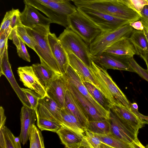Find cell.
<instances>
[{
  "mask_svg": "<svg viewBox=\"0 0 148 148\" xmlns=\"http://www.w3.org/2000/svg\"><path fill=\"white\" fill-rule=\"evenodd\" d=\"M61 112L62 126L84 135L85 130L74 115L65 108H62Z\"/></svg>",
  "mask_w": 148,
  "mask_h": 148,
  "instance_id": "obj_24",
  "label": "cell"
},
{
  "mask_svg": "<svg viewBox=\"0 0 148 148\" xmlns=\"http://www.w3.org/2000/svg\"><path fill=\"white\" fill-rule=\"evenodd\" d=\"M86 130L95 134H110L109 119H104L99 121H89L88 127Z\"/></svg>",
  "mask_w": 148,
  "mask_h": 148,
  "instance_id": "obj_29",
  "label": "cell"
},
{
  "mask_svg": "<svg viewBox=\"0 0 148 148\" xmlns=\"http://www.w3.org/2000/svg\"><path fill=\"white\" fill-rule=\"evenodd\" d=\"M63 75L65 81L73 86L81 94L88 99L101 114L105 119H109V110L103 107L93 97L84 84L81 78L69 64L66 71Z\"/></svg>",
  "mask_w": 148,
  "mask_h": 148,
  "instance_id": "obj_9",
  "label": "cell"
},
{
  "mask_svg": "<svg viewBox=\"0 0 148 148\" xmlns=\"http://www.w3.org/2000/svg\"><path fill=\"white\" fill-rule=\"evenodd\" d=\"M130 109L142 119L148 122V116L142 115L139 112L138 110L135 109L131 106Z\"/></svg>",
  "mask_w": 148,
  "mask_h": 148,
  "instance_id": "obj_47",
  "label": "cell"
},
{
  "mask_svg": "<svg viewBox=\"0 0 148 148\" xmlns=\"http://www.w3.org/2000/svg\"><path fill=\"white\" fill-rule=\"evenodd\" d=\"M133 29L128 24L113 31L101 33L89 45L91 54L94 56L101 55L116 41L123 38H129Z\"/></svg>",
  "mask_w": 148,
  "mask_h": 148,
  "instance_id": "obj_7",
  "label": "cell"
},
{
  "mask_svg": "<svg viewBox=\"0 0 148 148\" xmlns=\"http://www.w3.org/2000/svg\"><path fill=\"white\" fill-rule=\"evenodd\" d=\"M0 128H1L5 126L6 119L4 109L2 106L0 107Z\"/></svg>",
  "mask_w": 148,
  "mask_h": 148,
  "instance_id": "obj_44",
  "label": "cell"
},
{
  "mask_svg": "<svg viewBox=\"0 0 148 148\" xmlns=\"http://www.w3.org/2000/svg\"><path fill=\"white\" fill-rule=\"evenodd\" d=\"M67 54L69 64L75 71L83 82H88L93 85L105 97L102 88L94 77L90 70L74 54L69 53Z\"/></svg>",
  "mask_w": 148,
  "mask_h": 148,
  "instance_id": "obj_15",
  "label": "cell"
},
{
  "mask_svg": "<svg viewBox=\"0 0 148 148\" xmlns=\"http://www.w3.org/2000/svg\"><path fill=\"white\" fill-rule=\"evenodd\" d=\"M27 97L31 108L35 110L37 107L39 99L41 97L34 90L30 89L21 88Z\"/></svg>",
  "mask_w": 148,
  "mask_h": 148,
  "instance_id": "obj_37",
  "label": "cell"
},
{
  "mask_svg": "<svg viewBox=\"0 0 148 148\" xmlns=\"http://www.w3.org/2000/svg\"><path fill=\"white\" fill-rule=\"evenodd\" d=\"M61 0V1H70L69 0Z\"/></svg>",
  "mask_w": 148,
  "mask_h": 148,
  "instance_id": "obj_50",
  "label": "cell"
},
{
  "mask_svg": "<svg viewBox=\"0 0 148 148\" xmlns=\"http://www.w3.org/2000/svg\"><path fill=\"white\" fill-rule=\"evenodd\" d=\"M65 81L67 90L69 91L79 101L87 114L89 121H99L106 119L99 112L88 99L81 94L73 86Z\"/></svg>",
  "mask_w": 148,
  "mask_h": 148,
  "instance_id": "obj_20",
  "label": "cell"
},
{
  "mask_svg": "<svg viewBox=\"0 0 148 148\" xmlns=\"http://www.w3.org/2000/svg\"><path fill=\"white\" fill-rule=\"evenodd\" d=\"M141 18L148 22V5H145L140 12Z\"/></svg>",
  "mask_w": 148,
  "mask_h": 148,
  "instance_id": "obj_45",
  "label": "cell"
},
{
  "mask_svg": "<svg viewBox=\"0 0 148 148\" xmlns=\"http://www.w3.org/2000/svg\"><path fill=\"white\" fill-rule=\"evenodd\" d=\"M16 27L12 29V37L13 43L16 46V48L19 47L20 41L19 36L18 35Z\"/></svg>",
  "mask_w": 148,
  "mask_h": 148,
  "instance_id": "obj_42",
  "label": "cell"
},
{
  "mask_svg": "<svg viewBox=\"0 0 148 148\" xmlns=\"http://www.w3.org/2000/svg\"><path fill=\"white\" fill-rule=\"evenodd\" d=\"M36 112L37 125L41 131L47 130L56 132L62 126L59 123L47 118L41 113L36 111Z\"/></svg>",
  "mask_w": 148,
  "mask_h": 148,
  "instance_id": "obj_27",
  "label": "cell"
},
{
  "mask_svg": "<svg viewBox=\"0 0 148 148\" xmlns=\"http://www.w3.org/2000/svg\"><path fill=\"white\" fill-rule=\"evenodd\" d=\"M109 110L110 134L129 145L131 148H145L138 138V131L125 125L111 110Z\"/></svg>",
  "mask_w": 148,
  "mask_h": 148,
  "instance_id": "obj_8",
  "label": "cell"
},
{
  "mask_svg": "<svg viewBox=\"0 0 148 148\" xmlns=\"http://www.w3.org/2000/svg\"><path fill=\"white\" fill-rule=\"evenodd\" d=\"M0 76L3 75L7 78L23 106L31 108L24 92L16 82L13 73L8 57V45L6 47L2 59L0 60Z\"/></svg>",
  "mask_w": 148,
  "mask_h": 148,
  "instance_id": "obj_11",
  "label": "cell"
},
{
  "mask_svg": "<svg viewBox=\"0 0 148 148\" xmlns=\"http://www.w3.org/2000/svg\"><path fill=\"white\" fill-rule=\"evenodd\" d=\"M30 148H44V140L42 133L35 125L31 126L28 132Z\"/></svg>",
  "mask_w": 148,
  "mask_h": 148,
  "instance_id": "obj_28",
  "label": "cell"
},
{
  "mask_svg": "<svg viewBox=\"0 0 148 148\" xmlns=\"http://www.w3.org/2000/svg\"><path fill=\"white\" fill-rule=\"evenodd\" d=\"M119 0L138 13L140 17L142 9L145 5H148V1L146 0Z\"/></svg>",
  "mask_w": 148,
  "mask_h": 148,
  "instance_id": "obj_35",
  "label": "cell"
},
{
  "mask_svg": "<svg viewBox=\"0 0 148 148\" xmlns=\"http://www.w3.org/2000/svg\"><path fill=\"white\" fill-rule=\"evenodd\" d=\"M8 36L4 33L0 34V60L3 56L6 46L8 45Z\"/></svg>",
  "mask_w": 148,
  "mask_h": 148,
  "instance_id": "obj_41",
  "label": "cell"
},
{
  "mask_svg": "<svg viewBox=\"0 0 148 148\" xmlns=\"http://www.w3.org/2000/svg\"><path fill=\"white\" fill-rule=\"evenodd\" d=\"M140 56L145 62L148 70V52L142 53Z\"/></svg>",
  "mask_w": 148,
  "mask_h": 148,
  "instance_id": "obj_48",
  "label": "cell"
},
{
  "mask_svg": "<svg viewBox=\"0 0 148 148\" xmlns=\"http://www.w3.org/2000/svg\"><path fill=\"white\" fill-rule=\"evenodd\" d=\"M64 108L74 115L85 130L87 129L89 121L87 114L76 97L67 90L65 95Z\"/></svg>",
  "mask_w": 148,
  "mask_h": 148,
  "instance_id": "obj_16",
  "label": "cell"
},
{
  "mask_svg": "<svg viewBox=\"0 0 148 148\" xmlns=\"http://www.w3.org/2000/svg\"><path fill=\"white\" fill-rule=\"evenodd\" d=\"M106 52L122 56L127 58L136 54L135 48L128 38H124L116 41L103 52Z\"/></svg>",
  "mask_w": 148,
  "mask_h": 148,
  "instance_id": "obj_21",
  "label": "cell"
},
{
  "mask_svg": "<svg viewBox=\"0 0 148 148\" xmlns=\"http://www.w3.org/2000/svg\"><path fill=\"white\" fill-rule=\"evenodd\" d=\"M12 8L7 12L2 21L1 25L0 34L4 33L8 36V39L12 40V29L11 26L12 16L14 10Z\"/></svg>",
  "mask_w": 148,
  "mask_h": 148,
  "instance_id": "obj_34",
  "label": "cell"
},
{
  "mask_svg": "<svg viewBox=\"0 0 148 148\" xmlns=\"http://www.w3.org/2000/svg\"><path fill=\"white\" fill-rule=\"evenodd\" d=\"M140 20L142 22L143 26V31L148 42V22L144 20L141 17Z\"/></svg>",
  "mask_w": 148,
  "mask_h": 148,
  "instance_id": "obj_46",
  "label": "cell"
},
{
  "mask_svg": "<svg viewBox=\"0 0 148 148\" xmlns=\"http://www.w3.org/2000/svg\"><path fill=\"white\" fill-rule=\"evenodd\" d=\"M15 136L5 125L0 128L1 148H16L15 143Z\"/></svg>",
  "mask_w": 148,
  "mask_h": 148,
  "instance_id": "obj_31",
  "label": "cell"
},
{
  "mask_svg": "<svg viewBox=\"0 0 148 148\" xmlns=\"http://www.w3.org/2000/svg\"><path fill=\"white\" fill-rule=\"evenodd\" d=\"M77 8L101 29V33L113 31L132 22L129 20L90 8L80 7Z\"/></svg>",
  "mask_w": 148,
  "mask_h": 148,
  "instance_id": "obj_6",
  "label": "cell"
},
{
  "mask_svg": "<svg viewBox=\"0 0 148 148\" xmlns=\"http://www.w3.org/2000/svg\"><path fill=\"white\" fill-rule=\"evenodd\" d=\"M146 0L147 1H148V0Z\"/></svg>",
  "mask_w": 148,
  "mask_h": 148,
  "instance_id": "obj_51",
  "label": "cell"
},
{
  "mask_svg": "<svg viewBox=\"0 0 148 148\" xmlns=\"http://www.w3.org/2000/svg\"><path fill=\"white\" fill-rule=\"evenodd\" d=\"M21 13L18 9H14L12 16L11 24L12 29L18 26H23L20 17Z\"/></svg>",
  "mask_w": 148,
  "mask_h": 148,
  "instance_id": "obj_40",
  "label": "cell"
},
{
  "mask_svg": "<svg viewBox=\"0 0 148 148\" xmlns=\"http://www.w3.org/2000/svg\"><path fill=\"white\" fill-rule=\"evenodd\" d=\"M128 60L134 70L135 73L148 82V70L141 67L134 60L133 57L128 58Z\"/></svg>",
  "mask_w": 148,
  "mask_h": 148,
  "instance_id": "obj_38",
  "label": "cell"
},
{
  "mask_svg": "<svg viewBox=\"0 0 148 148\" xmlns=\"http://www.w3.org/2000/svg\"><path fill=\"white\" fill-rule=\"evenodd\" d=\"M37 120L35 110L31 108L23 106L20 113L21 132L19 137L21 143L26 144L28 139V132L31 126L35 124Z\"/></svg>",
  "mask_w": 148,
  "mask_h": 148,
  "instance_id": "obj_19",
  "label": "cell"
},
{
  "mask_svg": "<svg viewBox=\"0 0 148 148\" xmlns=\"http://www.w3.org/2000/svg\"><path fill=\"white\" fill-rule=\"evenodd\" d=\"M49 26L36 25L31 27H24L35 42L34 51L39 56L41 63L56 73L62 75L49 43L48 35L50 32Z\"/></svg>",
  "mask_w": 148,
  "mask_h": 148,
  "instance_id": "obj_1",
  "label": "cell"
},
{
  "mask_svg": "<svg viewBox=\"0 0 148 148\" xmlns=\"http://www.w3.org/2000/svg\"><path fill=\"white\" fill-rule=\"evenodd\" d=\"M17 33L18 36L27 46L34 50L35 42L28 34L24 26L16 27Z\"/></svg>",
  "mask_w": 148,
  "mask_h": 148,
  "instance_id": "obj_36",
  "label": "cell"
},
{
  "mask_svg": "<svg viewBox=\"0 0 148 148\" xmlns=\"http://www.w3.org/2000/svg\"><path fill=\"white\" fill-rule=\"evenodd\" d=\"M83 148H111L102 142L94 134L86 130L83 137Z\"/></svg>",
  "mask_w": 148,
  "mask_h": 148,
  "instance_id": "obj_30",
  "label": "cell"
},
{
  "mask_svg": "<svg viewBox=\"0 0 148 148\" xmlns=\"http://www.w3.org/2000/svg\"><path fill=\"white\" fill-rule=\"evenodd\" d=\"M130 106L136 110H138V107L137 104L136 103H130Z\"/></svg>",
  "mask_w": 148,
  "mask_h": 148,
  "instance_id": "obj_49",
  "label": "cell"
},
{
  "mask_svg": "<svg viewBox=\"0 0 148 148\" xmlns=\"http://www.w3.org/2000/svg\"><path fill=\"white\" fill-rule=\"evenodd\" d=\"M83 82L93 97L103 107L109 110L110 104L101 92L91 83L86 82Z\"/></svg>",
  "mask_w": 148,
  "mask_h": 148,
  "instance_id": "obj_33",
  "label": "cell"
},
{
  "mask_svg": "<svg viewBox=\"0 0 148 148\" xmlns=\"http://www.w3.org/2000/svg\"><path fill=\"white\" fill-rule=\"evenodd\" d=\"M19 38L20 41L19 47L16 48L19 57L24 60L30 62V57L26 48L25 44L19 37Z\"/></svg>",
  "mask_w": 148,
  "mask_h": 148,
  "instance_id": "obj_39",
  "label": "cell"
},
{
  "mask_svg": "<svg viewBox=\"0 0 148 148\" xmlns=\"http://www.w3.org/2000/svg\"><path fill=\"white\" fill-rule=\"evenodd\" d=\"M90 70L94 77L102 88L105 97L110 104L121 106L130 109L131 103L113 80L106 70L92 60Z\"/></svg>",
  "mask_w": 148,
  "mask_h": 148,
  "instance_id": "obj_3",
  "label": "cell"
},
{
  "mask_svg": "<svg viewBox=\"0 0 148 148\" xmlns=\"http://www.w3.org/2000/svg\"><path fill=\"white\" fill-rule=\"evenodd\" d=\"M109 108L123 123L137 131L144 124H148V121L142 119L130 109L114 104L110 105Z\"/></svg>",
  "mask_w": 148,
  "mask_h": 148,
  "instance_id": "obj_14",
  "label": "cell"
},
{
  "mask_svg": "<svg viewBox=\"0 0 148 148\" xmlns=\"http://www.w3.org/2000/svg\"><path fill=\"white\" fill-rule=\"evenodd\" d=\"M67 90L63 75L57 74L46 88L47 95L62 108H64L65 96Z\"/></svg>",
  "mask_w": 148,
  "mask_h": 148,
  "instance_id": "obj_12",
  "label": "cell"
},
{
  "mask_svg": "<svg viewBox=\"0 0 148 148\" xmlns=\"http://www.w3.org/2000/svg\"><path fill=\"white\" fill-rule=\"evenodd\" d=\"M38 104L46 112L62 125V108L55 101L46 95L39 99Z\"/></svg>",
  "mask_w": 148,
  "mask_h": 148,
  "instance_id": "obj_23",
  "label": "cell"
},
{
  "mask_svg": "<svg viewBox=\"0 0 148 148\" xmlns=\"http://www.w3.org/2000/svg\"><path fill=\"white\" fill-rule=\"evenodd\" d=\"M128 39L133 45L136 54L148 52V42L143 30L134 29Z\"/></svg>",
  "mask_w": 148,
  "mask_h": 148,
  "instance_id": "obj_25",
  "label": "cell"
},
{
  "mask_svg": "<svg viewBox=\"0 0 148 148\" xmlns=\"http://www.w3.org/2000/svg\"><path fill=\"white\" fill-rule=\"evenodd\" d=\"M17 72L25 86L34 90L41 97L47 95L45 88L36 75L32 66L19 67Z\"/></svg>",
  "mask_w": 148,
  "mask_h": 148,
  "instance_id": "obj_13",
  "label": "cell"
},
{
  "mask_svg": "<svg viewBox=\"0 0 148 148\" xmlns=\"http://www.w3.org/2000/svg\"><path fill=\"white\" fill-rule=\"evenodd\" d=\"M93 134L102 142L108 145L111 148H131L129 145L117 138L111 134Z\"/></svg>",
  "mask_w": 148,
  "mask_h": 148,
  "instance_id": "obj_32",
  "label": "cell"
},
{
  "mask_svg": "<svg viewBox=\"0 0 148 148\" xmlns=\"http://www.w3.org/2000/svg\"><path fill=\"white\" fill-rule=\"evenodd\" d=\"M68 27L87 44H90L101 33V29L79 11H76L68 18Z\"/></svg>",
  "mask_w": 148,
  "mask_h": 148,
  "instance_id": "obj_5",
  "label": "cell"
},
{
  "mask_svg": "<svg viewBox=\"0 0 148 148\" xmlns=\"http://www.w3.org/2000/svg\"><path fill=\"white\" fill-rule=\"evenodd\" d=\"M92 60L107 71L111 69L135 72L128 58L106 52L97 56L91 55Z\"/></svg>",
  "mask_w": 148,
  "mask_h": 148,
  "instance_id": "obj_10",
  "label": "cell"
},
{
  "mask_svg": "<svg viewBox=\"0 0 148 148\" xmlns=\"http://www.w3.org/2000/svg\"><path fill=\"white\" fill-rule=\"evenodd\" d=\"M36 8L25 5L23 11L21 13L22 24L25 27H31L36 25H50L51 20L40 13Z\"/></svg>",
  "mask_w": 148,
  "mask_h": 148,
  "instance_id": "obj_17",
  "label": "cell"
},
{
  "mask_svg": "<svg viewBox=\"0 0 148 148\" xmlns=\"http://www.w3.org/2000/svg\"><path fill=\"white\" fill-rule=\"evenodd\" d=\"M48 38L52 53L63 75L69 65L68 54L54 34L50 32Z\"/></svg>",
  "mask_w": 148,
  "mask_h": 148,
  "instance_id": "obj_18",
  "label": "cell"
},
{
  "mask_svg": "<svg viewBox=\"0 0 148 148\" xmlns=\"http://www.w3.org/2000/svg\"><path fill=\"white\" fill-rule=\"evenodd\" d=\"M77 7L94 10L132 22L139 20L140 16L119 0H69Z\"/></svg>",
  "mask_w": 148,
  "mask_h": 148,
  "instance_id": "obj_2",
  "label": "cell"
},
{
  "mask_svg": "<svg viewBox=\"0 0 148 148\" xmlns=\"http://www.w3.org/2000/svg\"><path fill=\"white\" fill-rule=\"evenodd\" d=\"M58 38L67 54L73 53L90 69L92 60L89 47L79 35L67 27Z\"/></svg>",
  "mask_w": 148,
  "mask_h": 148,
  "instance_id": "obj_4",
  "label": "cell"
},
{
  "mask_svg": "<svg viewBox=\"0 0 148 148\" xmlns=\"http://www.w3.org/2000/svg\"><path fill=\"white\" fill-rule=\"evenodd\" d=\"M32 66L36 75L45 89L49 82L58 74L41 63L34 64Z\"/></svg>",
  "mask_w": 148,
  "mask_h": 148,
  "instance_id": "obj_26",
  "label": "cell"
},
{
  "mask_svg": "<svg viewBox=\"0 0 148 148\" xmlns=\"http://www.w3.org/2000/svg\"><path fill=\"white\" fill-rule=\"evenodd\" d=\"M129 24L134 29L139 30H143V26L142 22L140 20L131 22L129 23Z\"/></svg>",
  "mask_w": 148,
  "mask_h": 148,
  "instance_id": "obj_43",
  "label": "cell"
},
{
  "mask_svg": "<svg viewBox=\"0 0 148 148\" xmlns=\"http://www.w3.org/2000/svg\"><path fill=\"white\" fill-rule=\"evenodd\" d=\"M56 133L65 148H82L84 135L62 126Z\"/></svg>",
  "mask_w": 148,
  "mask_h": 148,
  "instance_id": "obj_22",
  "label": "cell"
}]
</instances>
